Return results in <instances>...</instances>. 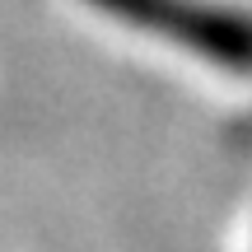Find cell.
I'll list each match as a JSON object with an SVG mask.
<instances>
[{
  "label": "cell",
  "instance_id": "6da1fadb",
  "mask_svg": "<svg viewBox=\"0 0 252 252\" xmlns=\"http://www.w3.org/2000/svg\"><path fill=\"white\" fill-rule=\"evenodd\" d=\"M103 14L140 28V33L168 37L187 52L206 56L210 65L234 75H252V14L206 0H89Z\"/></svg>",
  "mask_w": 252,
  "mask_h": 252
}]
</instances>
